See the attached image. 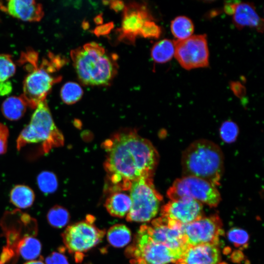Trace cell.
Segmentation results:
<instances>
[{
    "label": "cell",
    "mask_w": 264,
    "mask_h": 264,
    "mask_svg": "<svg viewBox=\"0 0 264 264\" xmlns=\"http://www.w3.org/2000/svg\"><path fill=\"white\" fill-rule=\"evenodd\" d=\"M11 82L8 81L6 83H0V96L8 95L12 90Z\"/></svg>",
    "instance_id": "34"
},
{
    "label": "cell",
    "mask_w": 264,
    "mask_h": 264,
    "mask_svg": "<svg viewBox=\"0 0 264 264\" xmlns=\"http://www.w3.org/2000/svg\"><path fill=\"white\" fill-rule=\"evenodd\" d=\"M23 264H45L43 261V259H40L38 260L29 261Z\"/></svg>",
    "instance_id": "39"
},
{
    "label": "cell",
    "mask_w": 264,
    "mask_h": 264,
    "mask_svg": "<svg viewBox=\"0 0 264 264\" xmlns=\"http://www.w3.org/2000/svg\"><path fill=\"white\" fill-rule=\"evenodd\" d=\"M18 253L24 260L32 261L37 258L42 250L40 241L31 236L22 238L17 245Z\"/></svg>",
    "instance_id": "21"
},
{
    "label": "cell",
    "mask_w": 264,
    "mask_h": 264,
    "mask_svg": "<svg viewBox=\"0 0 264 264\" xmlns=\"http://www.w3.org/2000/svg\"><path fill=\"white\" fill-rule=\"evenodd\" d=\"M45 264H69L67 258L62 253L53 252L45 259Z\"/></svg>",
    "instance_id": "32"
},
{
    "label": "cell",
    "mask_w": 264,
    "mask_h": 264,
    "mask_svg": "<svg viewBox=\"0 0 264 264\" xmlns=\"http://www.w3.org/2000/svg\"><path fill=\"white\" fill-rule=\"evenodd\" d=\"M37 183L40 190L45 194L52 193L58 187L56 176L49 171L42 172L38 175Z\"/></svg>",
    "instance_id": "27"
},
{
    "label": "cell",
    "mask_w": 264,
    "mask_h": 264,
    "mask_svg": "<svg viewBox=\"0 0 264 264\" xmlns=\"http://www.w3.org/2000/svg\"><path fill=\"white\" fill-rule=\"evenodd\" d=\"M111 27V23L98 27V28L95 29V34H96L97 35L107 34L110 30Z\"/></svg>",
    "instance_id": "35"
},
{
    "label": "cell",
    "mask_w": 264,
    "mask_h": 264,
    "mask_svg": "<svg viewBox=\"0 0 264 264\" xmlns=\"http://www.w3.org/2000/svg\"><path fill=\"white\" fill-rule=\"evenodd\" d=\"M175 56L180 66L187 70L208 66L209 50L206 35L175 41Z\"/></svg>",
    "instance_id": "10"
},
{
    "label": "cell",
    "mask_w": 264,
    "mask_h": 264,
    "mask_svg": "<svg viewBox=\"0 0 264 264\" xmlns=\"http://www.w3.org/2000/svg\"><path fill=\"white\" fill-rule=\"evenodd\" d=\"M183 225L160 217L153 220L151 226H145L148 235L154 242L183 255L189 246L183 231Z\"/></svg>",
    "instance_id": "11"
},
{
    "label": "cell",
    "mask_w": 264,
    "mask_h": 264,
    "mask_svg": "<svg viewBox=\"0 0 264 264\" xmlns=\"http://www.w3.org/2000/svg\"><path fill=\"white\" fill-rule=\"evenodd\" d=\"M105 231L98 229L89 220L67 226L62 234L65 245L70 253L80 254L96 245Z\"/></svg>",
    "instance_id": "9"
},
{
    "label": "cell",
    "mask_w": 264,
    "mask_h": 264,
    "mask_svg": "<svg viewBox=\"0 0 264 264\" xmlns=\"http://www.w3.org/2000/svg\"><path fill=\"white\" fill-rule=\"evenodd\" d=\"M220 259L217 245H189L176 264H218Z\"/></svg>",
    "instance_id": "15"
},
{
    "label": "cell",
    "mask_w": 264,
    "mask_h": 264,
    "mask_svg": "<svg viewBox=\"0 0 264 264\" xmlns=\"http://www.w3.org/2000/svg\"><path fill=\"white\" fill-rule=\"evenodd\" d=\"M9 131L7 127L0 123V154H4L7 148Z\"/></svg>",
    "instance_id": "33"
},
{
    "label": "cell",
    "mask_w": 264,
    "mask_h": 264,
    "mask_svg": "<svg viewBox=\"0 0 264 264\" xmlns=\"http://www.w3.org/2000/svg\"><path fill=\"white\" fill-rule=\"evenodd\" d=\"M107 240L112 246L123 247L127 245L131 240V231L125 225L115 224L109 229Z\"/></svg>",
    "instance_id": "24"
},
{
    "label": "cell",
    "mask_w": 264,
    "mask_h": 264,
    "mask_svg": "<svg viewBox=\"0 0 264 264\" xmlns=\"http://www.w3.org/2000/svg\"><path fill=\"white\" fill-rule=\"evenodd\" d=\"M105 168L115 191L129 190L132 182L153 177L159 161L157 151L135 131H123L104 143Z\"/></svg>",
    "instance_id": "1"
},
{
    "label": "cell",
    "mask_w": 264,
    "mask_h": 264,
    "mask_svg": "<svg viewBox=\"0 0 264 264\" xmlns=\"http://www.w3.org/2000/svg\"><path fill=\"white\" fill-rule=\"evenodd\" d=\"M70 56L79 80L86 85H108L116 73L115 58L96 43L72 50Z\"/></svg>",
    "instance_id": "3"
},
{
    "label": "cell",
    "mask_w": 264,
    "mask_h": 264,
    "mask_svg": "<svg viewBox=\"0 0 264 264\" xmlns=\"http://www.w3.org/2000/svg\"><path fill=\"white\" fill-rule=\"evenodd\" d=\"M220 133V137L224 142L231 143L236 140L239 133V128L234 122L225 121L221 125Z\"/></svg>",
    "instance_id": "30"
},
{
    "label": "cell",
    "mask_w": 264,
    "mask_h": 264,
    "mask_svg": "<svg viewBox=\"0 0 264 264\" xmlns=\"http://www.w3.org/2000/svg\"><path fill=\"white\" fill-rule=\"evenodd\" d=\"M35 200L33 190L25 185H16L11 190L10 202L16 207L26 209L31 207Z\"/></svg>",
    "instance_id": "19"
},
{
    "label": "cell",
    "mask_w": 264,
    "mask_h": 264,
    "mask_svg": "<svg viewBox=\"0 0 264 264\" xmlns=\"http://www.w3.org/2000/svg\"><path fill=\"white\" fill-rule=\"evenodd\" d=\"M171 30L177 41H182L192 36L194 30L193 22L189 18L180 16L175 18L171 23Z\"/></svg>",
    "instance_id": "23"
},
{
    "label": "cell",
    "mask_w": 264,
    "mask_h": 264,
    "mask_svg": "<svg viewBox=\"0 0 264 264\" xmlns=\"http://www.w3.org/2000/svg\"><path fill=\"white\" fill-rule=\"evenodd\" d=\"M153 17L146 6L140 3H132L124 7L121 27L118 29L119 40L134 43L140 35L143 24Z\"/></svg>",
    "instance_id": "13"
},
{
    "label": "cell",
    "mask_w": 264,
    "mask_h": 264,
    "mask_svg": "<svg viewBox=\"0 0 264 264\" xmlns=\"http://www.w3.org/2000/svg\"><path fill=\"white\" fill-rule=\"evenodd\" d=\"M27 106L21 96H10L3 101L1 110L6 118L16 121L23 116Z\"/></svg>",
    "instance_id": "20"
},
{
    "label": "cell",
    "mask_w": 264,
    "mask_h": 264,
    "mask_svg": "<svg viewBox=\"0 0 264 264\" xmlns=\"http://www.w3.org/2000/svg\"><path fill=\"white\" fill-rule=\"evenodd\" d=\"M175 41L165 39L156 43L151 49V57L157 63H165L175 55Z\"/></svg>",
    "instance_id": "22"
},
{
    "label": "cell",
    "mask_w": 264,
    "mask_h": 264,
    "mask_svg": "<svg viewBox=\"0 0 264 264\" xmlns=\"http://www.w3.org/2000/svg\"><path fill=\"white\" fill-rule=\"evenodd\" d=\"M170 200L189 198L211 207L218 205L221 197L217 186L203 179L182 176L176 179L168 190Z\"/></svg>",
    "instance_id": "7"
},
{
    "label": "cell",
    "mask_w": 264,
    "mask_h": 264,
    "mask_svg": "<svg viewBox=\"0 0 264 264\" xmlns=\"http://www.w3.org/2000/svg\"><path fill=\"white\" fill-rule=\"evenodd\" d=\"M232 15L233 22L238 29L249 27L259 32L263 31V20L259 16L253 4L237 3Z\"/></svg>",
    "instance_id": "17"
},
{
    "label": "cell",
    "mask_w": 264,
    "mask_h": 264,
    "mask_svg": "<svg viewBox=\"0 0 264 264\" xmlns=\"http://www.w3.org/2000/svg\"><path fill=\"white\" fill-rule=\"evenodd\" d=\"M130 251L138 264H168L176 263L182 256V253L154 242L148 235L145 225L139 229Z\"/></svg>",
    "instance_id": "8"
},
{
    "label": "cell",
    "mask_w": 264,
    "mask_h": 264,
    "mask_svg": "<svg viewBox=\"0 0 264 264\" xmlns=\"http://www.w3.org/2000/svg\"><path fill=\"white\" fill-rule=\"evenodd\" d=\"M129 195L123 192H113L106 201L105 206L108 212L114 217L123 218L127 216L131 207Z\"/></svg>",
    "instance_id": "18"
},
{
    "label": "cell",
    "mask_w": 264,
    "mask_h": 264,
    "mask_svg": "<svg viewBox=\"0 0 264 264\" xmlns=\"http://www.w3.org/2000/svg\"><path fill=\"white\" fill-rule=\"evenodd\" d=\"M232 86H233V90L234 93L238 96H241L244 91L243 90H242L243 87L240 84L237 83H233Z\"/></svg>",
    "instance_id": "38"
},
{
    "label": "cell",
    "mask_w": 264,
    "mask_h": 264,
    "mask_svg": "<svg viewBox=\"0 0 264 264\" xmlns=\"http://www.w3.org/2000/svg\"><path fill=\"white\" fill-rule=\"evenodd\" d=\"M227 235L228 240L236 247L244 248L248 245L249 235L244 230L237 227L232 228Z\"/></svg>",
    "instance_id": "29"
},
{
    "label": "cell",
    "mask_w": 264,
    "mask_h": 264,
    "mask_svg": "<svg viewBox=\"0 0 264 264\" xmlns=\"http://www.w3.org/2000/svg\"><path fill=\"white\" fill-rule=\"evenodd\" d=\"M182 176H192L207 180L217 187L224 171V157L220 147L214 142L200 139L191 143L181 157Z\"/></svg>",
    "instance_id": "2"
},
{
    "label": "cell",
    "mask_w": 264,
    "mask_h": 264,
    "mask_svg": "<svg viewBox=\"0 0 264 264\" xmlns=\"http://www.w3.org/2000/svg\"><path fill=\"white\" fill-rule=\"evenodd\" d=\"M183 231L190 246L210 244L218 245L223 234L221 219L217 214L201 217L183 225Z\"/></svg>",
    "instance_id": "12"
},
{
    "label": "cell",
    "mask_w": 264,
    "mask_h": 264,
    "mask_svg": "<svg viewBox=\"0 0 264 264\" xmlns=\"http://www.w3.org/2000/svg\"><path fill=\"white\" fill-rule=\"evenodd\" d=\"M46 219L50 226L56 228H61L68 223L70 215L65 208L56 205L49 210L46 214Z\"/></svg>",
    "instance_id": "25"
},
{
    "label": "cell",
    "mask_w": 264,
    "mask_h": 264,
    "mask_svg": "<svg viewBox=\"0 0 264 264\" xmlns=\"http://www.w3.org/2000/svg\"><path fill=\"white\" fill-rule=\"evenodd\" d=\"M129 190L132 204L126 216L127 220L137 222L150 221L157 214L162 200L153 184V177H143L134 181Z\"/></svg>",
    "instance_id": "6"
},
{
    "label": "cell",
    "mask_w": 264,
    "mask_h": 264,
    "mask_svg": "<svg viewBox=\"0 0 264 264\" xmlns=\"http://www.w3.org/2000/svg\"><path fill=\"white\" fill-rule=\"evenodd\" d=\"M16 72V66L9 55L0 54V83L10 81Z\"/></svg>",
    "instance_id": "28"
},
{
    "label": "cell",
    "mask_w": 264,
    "mask_h": 264,
    "mask_svg": "<svg viewBox=\"0 0 264 264\" xmlns=\"http://www.w3.org/2000/svg\"><path fill=\"white\" fill-rule=\"evenodd\" d=\"M83 94V90L81 86L73 82L65 83L61 89V98L65 103L68 105L78 102Z\"/></svg>",
    "instance_id": "26"
},
{
    "label": "cell",
    "mask_w": 264,
    "mask_h": 264,
    "mask_svg": "<svg viewBox=\"0 0 264 264\" xmlns=\"http://www.w3.org/2000/svg\"><path fill=\"white\" fill-rule=\"evenodd\" d=\"M110 2V7L116 11H118L124 8V4L121 1H111Z\"/></svg>",
    "instance_id": "36"
},
{
    "label": "cell",
    "mask_w": 264,
    "mask_h": 264,
    "mask_svg": "<svg viewBox=\"0 0 264 264\" xmlns=\"http://www.w3.org/2000/svg\"><path fill=\"white\" fill-rule=\"evenodd\" d=\"M237 3L232 2L226 4L224 7L225 12L229 15H233Z\"/></svg>",
    "instance_id": "37"
},
{
    "label": "cell",
    "mask_w": 264,
    "mask_h": 264,
    "mask_svg": "<svg viewBox=\"0 0 264 264\" xmlns=\"http://www.w3.org/2000/svg\"><path fill=\"white\" fill-rule=\"evenodd\" d=\"M64 138L56 127L45 100L35 108L29 123L22 131L17 140L20 150L27 144H41L44 153L64 145Z\"/></svg>",
    "instance_id": "5"
},
{
    "label": "cell",
    "mask_w": 264,
    "mask_h": 264,
    "mask_svg": "<svg viewBox=\"0 0 264 264\" xmlns=\"http://www.w3.org/2000/svg\"><path fill=\"white\" fill-rule=\"evenodd\" d=\"M10 16L28 22H38L44 16L42 5L35 0H10L2 6Z\"/></svg>",
    "instance_id": "16"
},
{
    "label": "cell",
    "mask_w": 264,
    "mask_h": 264,
    "mask_svg": "<svg viewBox=\"0 0 264 264\" xmlns=\"http://www.w3.org/2000/svg\"><path fill=\"white\" fill-rule=\"evenodd\" d=\"M37 56L36 53L29 51L24 57L29 65V71L23 83L21 97L32 109H35L40 102L45 101L53 85L61 80V77L55 76L54 73L64 63L59 57L50 55L39 65L35 63Z\"/></svg>",
    "instance_id": "4"
},
{
    "label": "cell",
    "mask_w": 264,
    "mask_h": 264,
    "mask_svg": "<svg viewBox=\"0 0 264 264\" xmlns=\"http://www.w3.org/2000/svg\"><path fill=\"white\" fill-rule=\"evenodd\" d=\"M161 33V28L153 21H148L143 24L140 35L145 38L157 39Z\"/></svg>",
    "instance_id": "31"
},
{
    "label": "cell",
    "mask_w": 264,
    "mask_h": 264,
    "mask_svg": "<svg viewBox=\"0 0 264 264\" xmlns=\"http://www.w3.org/2000/svg\"><path fill=\"white\" fill-rule=\"evenodd\" d=\"M162 218L186 224L202 217L203 205L189 198L170 200L161 211Z\"/></svg>",
    "instance_id": "14"
}]
</instances>
